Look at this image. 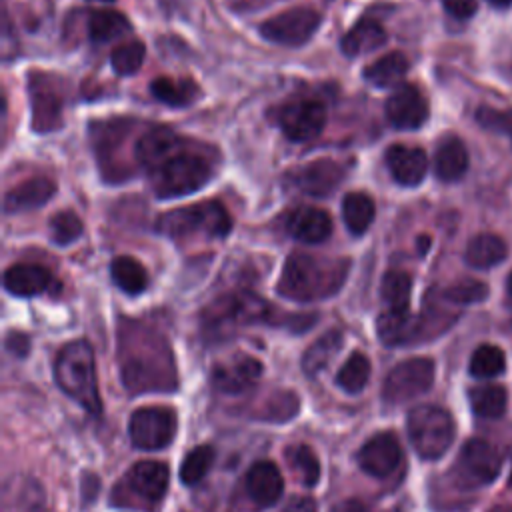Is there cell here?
<instances>
[{"label": "cell", "instance_id": "1", "mask_svg": "<svg viewBox=\"0 0 512 512\" xmlns=\"http://www.w3.org/2000/svg\"><path fill=\"white\" fill-rule=\"evenodd\" d=\"M120 376L130 394L174 392L178 372L166 338L146 324L128 320L118 330Z\"/></svg>", "mask_w": 512, "mask_h": 512}, {"label": "cell", "instance_id": "2", "mask_svg": "<svg viewBox=\"0 0 512 512\" xmlns=\"http://www.w3.org/2000/svg\"><path fill=\"white\" fill-rule=\"evenodd\" d=\"M348 258H328L296 252L286 258L278 292L296 302H314L334 296L346 282Z\"/></svg>", "mask_w": 512, "mask_h": 512}, {"label": "cell", "instance_id": "3", "mask_svg": "<svg viewBox=\"0 0 512 512\" xmlns=\"http://www.w3.org/2000/svg\"><path fill=\"white\" fill-rule=\"evenodd\" d=\"M54 378L60 390L76 400L86 412L92 416L102 412L94 352L86 340H72L60 348L54 360Z\"/></svg>", "mask_w": 512, "mask_h": 512}, {"label": "cell", "instance_id": "4", "mask_svg": "<svg viewBox=\"0 0 512 512\" xmlns=\"http://www.w3.org/2000/svg\"><path fill=\"white\" fill-rule=\"evenodd\" d=\"M148 176L156 196L178 198L200 190L212 178V164L202 152L184 148V140H180L174 150L148 170Z\"/></svg>", "mask_w": 512, "mask_h": 512}, {"label": "cell", "instance_id": "5", "mask_svg": "<svg viewBox=\"0 0 512 512\" xmlns=\"http://www.w3.org/2000/svg\"><path fill=\"white\" fill-rule=\"evenodd\" d=\"M258 322L278 324V318H276V310L266 300H262L252 292L226 294L214 300L204 310V316H202L204 332L214 338H226L238 326L258 324Z\"/></svg>", "mask_w": 512, "mask_h": 512}, {"label": "cell", "instance_id": "6", "mask_svg": "<svg viewBox=\"0 0 512 512\" xmlns=\"http://www.w3.org/2000/svg\"><path fill=\"white\" fill-rule=\"evenodd\" d=\"M170 470L158 460H140L132 464L112 490V504L120 508H138L154 512L168 490Z\"/></svg>", "mask_w": 512, "mask_h": 512}, {"label": "cell", "instance_id": "7", "mask_svg": "<svg viewBox=\"0 0 512 512\" xmlns=\"http://www.w3.org/2000/svg\"><path fill=\"white\" fill-rule=\"evenodd\" d=\"M156 228L172 240H188L196 236L224 238L232 228V220L220 202L210 200L162 214Z\"/></svg>", "mask_w": 512, "mask_h": 512}, {"label": "cell", "instance_id": "8", "mask_svg": "<svg viewBox=\"0 0 512 512\" xmlns=\"http://www.w3.org/2000/svg\"><path fill=\"white\" fill-rule=\"evenodd\" d=\"M408 438L416 454L424 460H438L454 442L456 426L448 410L434 404H420L410 410Z\"/></svg>", "mask_w": 512, "mask_h": 512}, {"label": "cell", "instance_id": "9", "mask_svg": "<svg viewBox=\"0 0 512 512\" xmlns=\"http://www.w3.org/2000/svg\"><path fill=\"white\" fill-rule=\"evenodd\" d=\"M502 468V454L498 448L484 438H470L460 448L454 480L460 488H480L492 484Z\"/></svg>", "mask_w": 512, "mask_h": 512}, {"label": "cell", "instance_id": "10", "mask_svg": "<svg viewBox=\"0 0 512 512\" xmlns=\"http://www.w3.org/2000/svg\"><path fill=\"white\" fill-rule=\"evenodd\" d=\"M434 384V362L430 358H408L396 364L382 384V396L390 404H402L426 394Z\"/></svg>", "mask_w": 512, "mask_h": 512}, {"label": "cell", "instance_id": "11", "mask_svg": "<svg viewBox=\"0 0 512 512\" xmlns=\"http://www.w3.org/2000/svg\"><path fill=\"white\" fill-rule=\"evenodd\" d=\"M176 412L168 406H144L132 412L128 432L138 450H162L176 436Z\"/></svg>", "mask_w": 512, "mask_h": 512}, {"label": "cell", "instance_id": "12", "mask_svg": "<svg viewBox=\"0 0 512 512\" xmlns=\"http://www.w3.org/2000/svg\"><path fill=\"white\" fill-rule=\"evenodd\" d=\"M322 22V14L310 6H296L284 10L260 24V34L282 46H300L310 40V36L318 30Z\"/></svg>", "mask_w": 512, "mask_h": 512}, {"label": "cell", "instance_id": "13", "mask_svg": "<svg viewBox=\"0 0 512 512\" xmlns=\"http://www.w3.org/2000/svg\"><path fill=\"white\" fill-rule=\"evenodd\" d=\"M274 122L292 142H304L318 136L326 122V108L312 98L288 100L274 112Z\"/></svg>", "mask_w": 512, "mask_h": 512}, {"label": "cell", "instance_id": "14", "mask_svg": "<svg viewBox=\"0 0 512 512\" xmlns=\"http://www.w3.org/2000/svg\"><path fill=\"white\" fill-rule=\"evenodd\" d=\"M356 462L368 476L384 480L400 468L402 446L392 432H378L362 444Z\"/></svg>", "mask_w": 512, "mask_h": 512}, {"label": "cell", "instance_id": "15", "mask_svg": "<svg viewBox=\"0 0 512 512\" xmlns=\"http://www.w3.org/2000/svg\"><path fill=\"white\" fill-rule=\"evenodd\" d=\"M386 116L394 128L416 130L428 118V102L416 86L404 84L386 100Z\"/></svg>", "mask_w": 512, "mask_h": 512}, {"label": "cell", "instance_id": "16", "mask_svg": "<svg viewBox=\"0 0 512 512\" xmlns=\"http://www.w3.org/2000/svg\"><path fill=\"white\" fill-rule=\"evenodd\" d=\"M30 98L32 128L36 132H50L62 126V96L46 76L30 74Z\"/></svg>", "mask_w": 512, "mask_h": 512}, {"label": "cell", "instance_id": "17", "mask_svg": "<svg viewBox=\"0 0 512 512\" xmlns=\"http://www.w3.org/2000/svg\"><path fill=\"white\" fill-rule=\"evenodd\" d=\"M244 488L256 508H270L280 500L284 492V478L274 462L258 460L248 468L244 476Z\"/></svg>", "mask_w": 512, "mask_h": 512}, {"label": "cell", "instance_id": "18", "mask_svg": "<svg viewBox=\"0 0 512 512\" xmlns=\"http://www.w3.org/2000/svg\"><path fill=\"white\" fill-rule=\"evenodd\" d=\"M342 178H344V168L336 160H330V158H320V160L308 162L290 176L292 184L308 196L332 194L338 188V184L342 182Z\"/></svg>", "mask_w": 512, "mask_h": 512}, {"label": "cell", "instance_id": "19", "mask_svg": "<svg viewBox=\"0 0 512 512\" xmlns=\"http://www.w3.org/2000/svg\"><path fill=\"white\" fill-rule=\"evenodd\" d=\"M262 374L260 360L240 354L230 362L216 364L212 370V386L222 394H240L252 388Z\"/></svg>", "mask_w": 512, "mask_h": 512}, {"label": "cell", "instance_id": "20", "mask_svg": "<svg viewBox=\"0 0 512 512\" xmlns=\"http://www.w3.org/2000/svg\"><path fill=\"white\" fill-rule=\"evenodd\" d=\"M286 232L304 244H320L332 234V220L326 210L316 206H300L288 212Z\"/></svg>", "mask_w": 512, "mask_h": 512}, {"label": "cell", "instance_id": "21", "mask_svg": "<svg viewBox=\"0 0 512 512\" xmlns=\"http://www.w3.org/2000/svg\"><path fill=\"white\" fill-rule=\"evenodd\" d=\"M386 166L392 178L402 186H418L428 170V158L422 148L392 144L386 150Z\"/></svg>", "mask_w": 512, "mask_h": 512}, {"label": "cell", "instance_id": "22", "mask_svg": "<svg viewBox=\"0 0 512 512\" xmlns=\"http://www.w3.org/2000/svg\"><path fill=\"white\" fill-rule=\"evenodd\" d=\"M54 192H56V184L50 178L34 176L6 192L4 212L16 214V212L38 208V206L46 204L54 196Z\"/></svg>", "mask_w": 512, "mask_h": 512}, {"label": "cell", "instance_id": "23", "mask_svg": "<svg viewBox=\"0 0 512 512\" xmlns=\"http://www.w3.org/2000/svg\"><path fill=\"white\" fill-rule=\"evenodd\" d=\"M50 284L52 274L40 264H14L4 272V288L20 298L42 294Z\"/></svg>", "mask_w": 512, "mask_h": 512}, {"label": "cell", "instance_id": "24", "mask_svg": "<svg viewBox=\"0 0 512 512\" xmlns=\"http://www.w3.org/2000/svg\"><path fill=\"white\" fill-rule=\"evenodd\" d=\"M468 170V152L460 138L446 136L434 154V172L444 182L462 178Z\"/></svg>", "mask_w": 512, "mask_h": 512}, {"label": "cell", "instance_id": "25", "mask_svg": "<svg viewBox=\"0 0 512 512\" xmlns=\"http://www.w3.org/2000/svg\"><path fill=\"white\" fill-rule=\"evenodd\" d=\"M178 142H180V138L172 130H168V128H152V130L144 132L136 140V144H134V158H136V162L142 168L150 170L170 150H174Z\"/></svg>", "mask_w": 512, "mask_h": 512}, {"label": "cell", "instance_id": "26", "mask_svg": "<svg viewBox=\"0 0 512 512\" xmlns=\"http://www.w3.org/2000/svg\"><path fill=\"white\" fill-rule=\"evenodd\" d=\"M386 42V30L378 20L362 18L358 20L342 38L340 48L346 56H360L372 52Z\"/></svg>", "mask_w": 512, "mask_h": 512}, {"label": "cell", "instance_id": "27", "mask_svg": "<svg viewBox=\"0 0 512 512\" xmlns=\"http://www.w3.org/2000/svg\"><path fill=\"white\" fill-rule=\"evenodd\" d=\"M408 72V58L402 52H390L374 60L364 70V78L374 88H392L402 82Z\"/></svg>", "mask_w": 512, "mask_h": 512}, {"label": "cell", "instance_id": "28", "mask_svg": "<svg viewBox=\"0 0 512 512\" xmlns=\"http://www.w3.org/2000/svg\"><path fill=\"white\" fill-rule=\"evenodd\" d=\"M508 250L500 236L478 234L474 236L464 252V260L474 268H494L506 258Z\"/></svg>", "mask_w": 512, "mask_h": 512}, {"label": "cell", "instance_id": "29", "mask_svg": "<svg viewBox=\"0 0 512 512\" xmlns=\"http://www.w3.org/2000/svg\"><path fill=\"white\" fill-rule=\"evenodd\" d=\"M470 408L476 416L496 420L508 408V392L500 384H480L468 392Z\"/></svg>", "mask_w": 512, "mask_h": 512}, {"label": "cell", "instance_id": "30", "mask_svg": "<svg viewBox=\"0 0 512 512\" xmlns=\"http://www.w3.org/2000/svg\"><path fill=\"white\" fill-rule=\"evenodd\" d=\"M374 216H376V206H374V200L364 194V192H348L342 200V218H344V224L346 228L360 236L364 234L370 224L374 222Z\"/></svg>", "mask_w": 512, "mask_h": 512}, {"label": "cell", "instance_id": "31", "mask_svg": "<svg viewBox=\"0 0 512 512\" xmlns=\"http://www.w3.org/2000/svg\"><path fill=\"white\" fill-rule=\"evenodd\" d=\"M110 276L114 284L130 296L144 292L148 286V274L144 266L132 256H116L110 264Z\"/></svg>", "mask_w": 512, "mask_h": 512}, {"label": "cell", "instance_id": "32", "mask_svg": "<svg viewBox=\"0 0 512 512\" xmlns=\"http://www.w3.org/2000/svg\"><path fill=\"white\" fill-rule=\"evenodd\" d=\"M340 348H342V332L340 330H328L318 340H314L308 346V350L304 352L302 370L308 376L318 374L320 370H324L328 366V362L334 358V354H338Z\"/></svg>", "mask_w": 512, "mask_h": 512}, {"label": "cell", "instance_id": "33", "mask_svg": "<svg viewBox=\"0 0 512 512\" xmlns=\"http://www.w3.org/2000/svg\"><path fill=\"white\" fill-rule=\"evenodd\" d=\"M284 458L300 484L308 488L316 486V482L320 480V462L310 446L292 444L284 450Z\"/></svg>", "mask_w": 512, "mask_h": 512}, {"label": "cell", "instance_id": "34", "mask_svg": "<svg viewBox=\"0 0 512 512\" xmlns=\"http://www.w3.org/2000/svg\"><path fill=\"white\" fill-rule=\"evenodd\" d=\"M410 292H412V280L402 270H390L384 274L380 284V294L386 310L394 312H408L410 310Z\"/></svg>", "mask_w": 512, "mask_h": 512}, {"label": "cell", "instance_id": "35", "mask_svg": "<svg viewBox=\"0 0 512 512\" xmlns=\"http://www.w3.org/2000/svg\"><path fill=\"white\" fill-rule=\"evenodd\" d=\"M130 30V22L116 10H96L88 18V36L94 42L114 40Z\"/></svg>", "mask_w": 512, "mask_h": 512}, {"label": "cell", "instance_id": "36", "mask_svg": "<svg viewBox=\"0 0 512 512\" xmlns=\"http://www.w3.org/2000/svg\"><path fill=\"white\" fill-rule=\"evenodd\" d=\"M470 374L480 380H488L494 376H500L506 368V356L502 348L494 344H480L472 356H470Z\"/></svg>", "mask_w": 512, "mask_h": 512}, {"label": "cell", "instance_id": "37", "mask_svg": "<svg viewBox=\"0 0 512 512\" xmlns=\"http://www.w3.org/2000/svg\"><path fill=\"white\" fill-rule=\"evenodd\" d=\"M368 378H370V360L362 352H354L340 366L336 374V384L348 394H358L368 384Z\"/></svg>", "mask_w": 512, "mask_h": 512}, {"label": "cell", "instance_id": "38", "mask_svg": "<svg viewBox=\"0 0 512 512\" xmlns=\"http://www.w3.org/2000/svg\"><path fill=\"white\" fill-rule=\"evenodd\" d=\"M150 92L168 106H186L196 98V84L192 80L156 78L150 84Z\"/></svg>", "mask_w": 512, "mask_h": 512}, {"label": "cell", "instance_id": "39", "mask_svg": "<svg viewBox=\"0 0 512 512\" xmlns=\"http://www.w3.org/2000/svg\"><path fill=\"white\" fill-rule=\"evenodd\" d=\"M214 458H216V452L212 446L208 444H200L196 446L194 450H190L182 464H180V480L186 484V486H194L198 484L212 468L214 464Z\"/></svg>", "mask_w": 512, "mask_h": 512}, {"label": "cell", "instance_id": "40", "mask_svg": "<svg viewBox=\"0 0 512 512\" xmlns=\"http://www.w3.org/2000/svg\"><path fill=\"white\" fill-rule=\"evenodd\" d=\"M146 56V48L142 42L132 40L116 46L110 54V64L118 76H130L140 70Z\"/></svg>", "mask_w": 512, "mask_h": 512}, {"label": "cell", "instance_id": "41", "mask_svg": "<svg viewBox=\"0 0 512 512\" xmlns=\"http://www.w3.org/2000/svg\"><path fill=\"white\" fill-rule=\"evenodd\" d=\"M50 236L58 246H68L82 236L84 224L72 210H60L50 218Z\"/></svg>", "mask_w": 512, "mask_h": 512}, {"label": "cell", "instance_id": "42", "mask_svg": "<svg viewBox=\"0 0 512 512\" xmlns=\"http://www.w3.org/2000/svg\"><path fill=\"white\" fill-rule=\"evenodd\" d=\"M488 296L486 284L478 280H460L442 292V298L452 304H476Z\"/></svg>", "mask_w": 512, "mask_h": 512}, {"label": "cell", "instance_id": "43", "mask_svg": "<svg viewBox=\"0 0 512 512\" xmlns=\"http://www.w3.org/2000/svg\"><path fill=\"white\" fill-rule=\"evenodd\" d=\"M298 412V398L292 392H280L266 402V412L262 418L268 420H288Z\"/></svg>", "mask_w": 512, "mask_h": 512}, {"label": "cell", "instance_id": "44", "mask_svg": "<svg viewBox=\"0 0 512 512\" xmlns=\"http://www.w3.org/2000/svg\"><path fill=\"white\" fill-rule=\"evenodd\" d=\"M478 122L484 128L506 132L512 140V110H492V108H480L478 110Z\"/></svg>", "mask_w": 512, "mask_h": 512}, {"label": "cell", "instance_id": "45", "mask_svg": "<svg viewBox=\"0 0 512 512\" xmlns=\"http://www.w3.org/2000/svg\"><path fill=\"white\" fill-rule=\"evenodd\" d=\"M444 10L454 18H470L476 12V0H442Z\"/></svg>", "mask_w": 512, "mask_h": 512}, {"label": "cell", "instance_id": "46", "mask_svg": "<svg viewBox=\"0 0 512 512\" xmlns=\"http://www.w3.org/2000/svg\"><path fill=\"white\" fill-rule=\"evenodd\" d=\"M282 512H316V502L308 496H296L284 506Z\"/></svg>", "mask_w": 512, "mask_h": 512}, {"label": "cell", "instance_id": "47", "mask_svg": "<svg viewBox=\"0 0 512 512\" xmlns=\"http://www.w3.org/2000/svg\"><path fill=\"white\" fill-rule=\"evenodd\" d=\"M330 512H374L370 510L364 502L360 500H342L338 502ZM388 512H398V510H388Z\"/></svg>", "mask_w": 512, "mask_h": 512}, {"label": "cell", "instance_id": "48", "mask_svg": "<svg viewBox=\"0 0 512 512\" xmlns=\"http://www.w3.org/2000/svg\"><path fill=\"white\" fill-rule=\"evenodd\" d=\"M506 290H508V296L512 298V272H510V276H508V282H506Z\"/></svg>", "mask_w": 512, "mask_h": 512}, {"label": "cell", "instance_id": "49", "mask_svg": "<svg viewBox=\"0 0 512 512\" xmlns=\"http://www.w3.org/2000/svg\"><path fill=\"white\" fill-rule=\"evenodd\" d=\"M494 6H506V4H510L512 0H490Z\"/></svg>", "mask_w": 512, "mask_h": 512}, {"label": "cell", "instance_id": "50", "mask_svg": "<svg viewBox=\"0 0 512 512\" xmlns=\"http://www.w3.org/2000/svg\"><path fill=\"white\" fill-rule=\"evenodd\" d=\"M492 512H512V508H494Z\"/></svg>", "mask_w": 512, "mask_h": 512}, {"label": "cell", "instance_id": "51", "mask_svg": "<svg viewBox=\"0 0 512 512\" xmlns=\"http://www.w3.org/2000/svg\"><path fill=\"white\" fill-rule=\"evenodd\" d=\"M100 2H112V0H100Z\"/></svg>", "mask_w": 512, "mask_h": 512}]
</instances>
